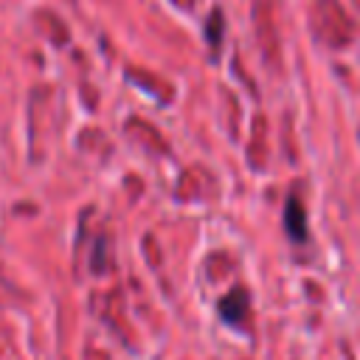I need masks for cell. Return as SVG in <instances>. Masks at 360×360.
<instances>
[{
    "label": "cell",
    "mask_w": 360,
    "mask_h": 360,
    "mask_svg": "<svg viewBox=\"0 0 360 360\" xmlns=\"http://www.w3.org/2000/svg\"><path fill=\"white\" fill-rule=\"evenodd\" d=\"M284 228L290 233V239L301 242L307 239V214H304V205L298 197H290L287 200V208H284Z\"/></svg>",
    "instance_id": "6da1fadb"
},
{
    "label": "cell",
    "mask_w": 360,
    "mask_h": 360,
    "mask_svg": "<svg viewBox=\"0 0 360 360\" xmlns=\"http://www.w3.org/2000/svg\"><path fill=\"white\" fill-rule=\"evenodd\" d=\"M245 309H248V295L242 290H233L228 298L219 301V312H222V318L228 323H239L242 315H245Z\"/></svg>",
    "instance_id": "7a4b0ae2"
},
{
    "label": "cell",
    "mask_w": 360,
    "mask_h": 360,
    "mask_svg": "<svg viewBox=\"0 0 360 360\" xmlns=\"http://www.w3.org/2000/svg\"><path fill=\"white\" fill-rule=\"evenodd\" d=\"M222 34H225V17H222L219 8H214V11L208 14V20H205V39H208L211 51H219Z\"/></svg>",
    "instance_id": "3957f363"
}]
</instances>
